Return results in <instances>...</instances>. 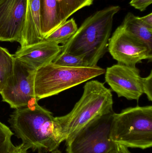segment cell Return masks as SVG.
<instances>
[{"instance_id": "19", "label": "cell", "mask_w": 152, "mask_h": 153, "mask_svg": "<svg viewBox=\"0 0 152 153\" xmlns=\"http://www.w3.org/2000/svg\"><path fill=\"white\" fill-rule=\"evenodd\" d=\"M14 133L0 121V153H10L14 148L11 141Z\"/></svg>"}, {"instance_id": "2", "label": "cell", "mask_w": 152, "mask_h": 153, "mask_svg": "<svg viewBox=\"0 0 152 153\" xmlns=\"http://www.w3.org/2000/svg\"><path fill=\"white\" fill-rule=\"evenodd\" d=\"M120 10L119 5H110L87 17L72 37L62 46L61 52L82 57L89 67L97 66L106 53L114 18Z\"/></svg>"}, {"instance_id": "6", "label": "cell", "mask_w": 152, "mask_h": 153, "mask_svg": "<svg viewBox=\"0 0 152 153\" xmlns=\"http://www.w3.org/2000/svg\"><path fill=\"white\" fill-rule=\"evenodd\" d=\"M113 113L96 118L66 141L67 153H109L115 144L110 137Z\"/></svg>"}, {"instance_id": "13", "label": "cell", "mask_w": 152, "mask_h": 153, "mask_svg": "<svg viewBox=\"0 0 152 153\" xmlns=\"http://www.w3.org/2000/svg\"><path fill=\"white\" fill-rule=\"evenodd\" d=\"M62 23L57 0H41L40 33L43 39Z\"/></svg>"}, {"instance_id": "4", "label": "cell", "mask_w": 152, "mask_h": 153, "mask_svg": "<svg viewBox=\"0 0 152 153\" xmlns=\"http://www.w3.org/2000/svg\"><path fill=\"white\" fill-rule=\"evenodd\" d=\"M112 141L128 148L145 149L152 146V106L130 107L114 112Z\"/></svg>"}, {"instance_id": "9", "label": "cell", "mask_w": 152, "mask_h": 153, "mask_svg": "<svg viewBox=\"0 0 152 153\" xmlns=\"http://www.w3.org/2000/svg\"><path fill=\"white\" fill-rule=\"evenodd\" d=\"M105 79L118 97L138 101L144 94L143 77L136 66L114 65L106 69Z\"/></svg>"}, {"instance_id": "10", "label": "cell", "mask_w": 152, "mask_h": 153, "mask_svg": "<svg viewBox=\"0 0 152 153\" xmlns=\"http://www.w3.org/2000/svg\"><path fill=\"white\" fill-rule=\"evenodd\" d=\"M27 0H0V41L20 42Z\"/></svg>"}, {"instance_id": "18", "label": "cell", "mask_w": 152, "mask_h": 153, "mask_svg": "<svg viewBox=\"0 0 152 153\" xmlns=\"http://www.w3.org/2000/svg\"><path fill=\"white\" fill-rule=\"evenodd\" d=\"M53 63L56 65L65 67H89L84 58L67 52H61Z\"/></svg>"}, {"instance_id": "14", "label": "cell", "mask_w": 152, "mask_h": 153, "mask_svg": "<svg viewBox=\"0 0 152 153\" xmlns=\"http://www.w3.org/2000/svg\"><path fill=\"white\" fill-rule=\"evenodd\" d=\"M121 25L128 32L145 43L152 51V27L143 22L139 17L129 12Z\"/></svg>"}, {"instance_id": "3", "label": "cell", "mask_w": 152, "mask_h": 153, "mask_svg": "<svg viewBox=\"0 0 152 153\" xmlns=\"http://www.w3.org/2000/svg\"><path fill=\"white\" fill-rule=\"evenodd\" d=\"M113 104L111 91L103 83L96 80L87 82L81 98L72 110L67 115L56 117L65 141L96 118L114 112Z\"/></svg>"}, {"instance_id": "1", "label": "cell", "mask_w": 152, "mask_h": 153, "mask_svg": "<svg viewBox=\"0 0 152 153\" xmlns=\"http://www.w3.org/2000/svg\"><path fill=\"white\" fill-rule=\"evenodd\" d=\"M8 121L16 136L34 152H51L65 141L56 117L37 103L15 109Z\"/></svg>"}, {"instance_id": "5", "label": "cell", "mask_w": 152, "mask_h": 153, "mask_svg": "<svg viewBox=\"0 0 152 153\" xmlns=\"http://www.w3.org/2000/svg\"><path fill=\"white\" fill-rule=\"evenodd\" d=\"M106 70L98 66L68 67L49 64L37 70L35 92L37 101L59 94L86 81L104 74Z\"/></svg>"}, {"instance_id": "7", "label": "cell", "mask_w": 152, "mask_h": 153, "mask_svg": "<svg viewBox=\"0 0 152 153\" xmlns=\"http://www.w3.org/2000/svg\"><path fill=\"white\" fill-rule=\"evenodd\" d=\"M36 71L15 59L13 74L0 93L3 101L14 109L28 107L37 103L35 92Z\"/></svg>"}, {"instance_id": "15", "label": "cell", "mask_w": 152, "mask_h": 153, "mask_svg": "<svg viewBox=\"0 0 152 153\" xmlns=\"http://www.w3.org/2000/svg\"><path fill=\"white\" fill-rule=\"evenodd\" d=\"M78 26L73 18L67 20L61 26L45 38L44 40L59 45H65L78 30Z\"/></svg>"}, {"instance_id": "25", "label": "cell", "mask_w": 152, "mask_h": 153, "mask_svg": "<svg viewBox=\"0 0 152 153\" xmlns=\"http://www.w3.org/2000/svg\"><path fill=\"white\" fill-rule=\"evenodd\" d=\"M51 153H62L59 150H58V149H56V150H54V151H52L51 152Z\"/></svg>"}, {"instance_id": "11", "label": "cell", "mask_w": 152, "mask_h": 153, "mask_svg": "<svg viewBox=\"0 0 152 153\" xmlns=\"http://www.w3.org/2000/svg\"><path fill=\"white\" fill-rule=\"evenodd\" d=\"M61 51L62 46L43 39L39 43L20 47L13 56L37 71L53 62Z\"/></svg>"}, {"instance_id": "12", "label": "cell", "mask_w": 152, "mask_h": 153, "mask_svg": "<svg viewBox=\"0 0 152 153\" xmlns=\"http://www.w3.org/2000/svg\"><path fill=\"white\" fill-rule=\"evenodd\" d=\"M41 0H27L25 25L20 43L24 47L43 40L40 33Z\"/></svg>"}, {"instance_id": "21", "label": "cell", "mask_w": 152, "mask_h": 153, "mask_svg": "<svg viewBox=\"0 0 152 153\" xmlns=\"http://www.w3.org/2000/svg\"><path fill=\"white\" fill-rule=\"evenodd\" d=\"M152 3V0H131L129 4L140 11L145 10Z\"/></svg>"}, {"instance_id": "24", "label": "cell", "mask_w": 152, "mask_h": 153, "mask_svg": "<svg viewBox=\"0 0 152 153\" xmlns=\"http://www.w3.org/2000/svg\"><path fill=\"white\" fill-rule=\"evenodd\" d=\"M139 17V19L142 20L143 22L148 25L150 27H152V13H149L143 17Z\"/></svg>"}, {"instance_id": "17", "label": "cell", "mask_w": 152, "mask_h": 153, "mask_svg": "<svg viewBox=\"0 0 152 153\" xmlns=\"http://www.w3.org/2000/svg\"><path fill=\"white\" fill-rule=\"evenodd\" d=\"M94 0H57L62 23L75 13L92 5Z\"/></svg>"}, {"instance_id": "20", "label": "cell", "mask_w": 152, "mask_h": 153, "mask_svg": "<svg viewBox=\"0 0 152 153\" xmlns=\"http://www.w3.org/2000/svg\"><path fill=\"white\" fill-rule=\"evenodd\" d=\"M143 90L150 101H152V71L149 76L143 77Z\"/></svg>"}, {"instance_id": "16", "label": "cell", "mask_w": 152, "mask_h": 153, "mask_svg": "<svg viewBox=\"0 0 152 153\" xmlns=\"http://www.w3.org/2000/svg\"><path fill=\"white\" fill-rule=\"evenodd\" d=\"M15 58L7 49L0 47V93L14 71Z\"/></svg>"}, {"instance_id": "8", "label": "cell", "mask_w": 152, "mask_h": 153, "mask_svg": "<svg viewBox=\"0 0 152 153\" xmlns=\"http://www.w3.org/2000/svg\"><path fill=\"white\" fill-rule=\"evenodd\" d=\"M108 50L118 63L136 66L143 60L152 61V51L141 40L119 26L109 39Z\"/></svg>"}, {"instance_id": "23", "label": "cell", "mask_w": 152, "mask_h": 153, "mask_svg": "<svg viewBox=\"0 0 152 153\" xmlns=\"http://www.w3.org/2000/svg\"><path fill=\"white\" fill-rule=\"evenodd\" d=\"M28 149L27 147L22 143L19 145L14 146V148L10 153H27Z\"/></svg>"}, {"instance_id": "22", "label": "cell", "mask_w": 152, "mask_h": 153, "mask_svg": "<svg viewBox=\"0 0 152 153\" xmlns=\"http://www.w3.org/2000/svg\"><path fill=\"white\" fill-rule=\"evenodd\" d=\"M109 153H132L129 150V148L121 145L115 143L112 150Z\"/></svg>"}]
</instances>
